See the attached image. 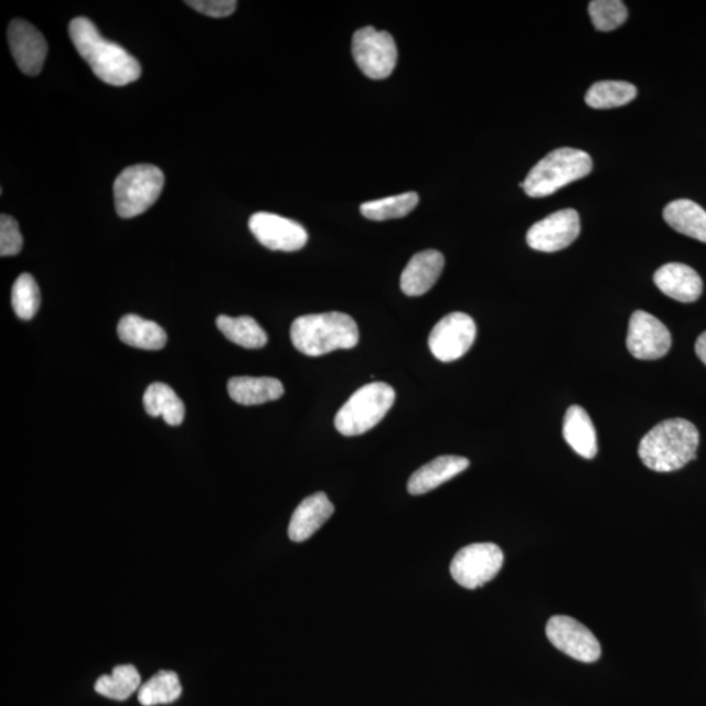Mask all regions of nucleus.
<instances>
[{
  "instance_id": "1",
  "label": "nucleus",
  "mask_w": 706,
  "mask_h": 706,
  "mask_svg": "<svg viewBox=\"0 0 706 706\" xmlns=\"http://www.w3.org/2000/svg\"><path fill=\"white\" fill-rule=\"evenodd\" d=\"M68 32L77 53L88 63L98 79L115 87H125L139 79V62L122 46L105 40L90 20L74 19Z\"/></svg>"
},
{
  "instance_id": "31",
  "label": "nucleus",
  "mask_w": 706,
  "mask_h": 706,
  "mask_svg": "<svg viewBox=\"0 0 706 706\" xmlns=\"http://www.w3.org/2000/svg\"><path fill=\"white\" fill-rule=\"evenodd\" d=\"M23 236H21L15 218L2 215L0 217V256H18L23 249Z\"/></svg>"
},
{
  "instance_id": "21",
  "label": "nucleus",
  "mask_w": 706,
  "mask_h": 706,
  "mask_svg": "<svg viewBox=\"0 0 706 706\" xmlns=\"http://www.w3.org/2000/svg\"><path fill=\"white\" fill-rule=\"evenodd\" d=\"M118 336L131 347L159 351L165 347L168 336L157 322L147 321L137 314H127L118 323Z\"/></svg>"
},
{
  "instance_id": "26",
  "label": "nucleus",
  "mask_w": 706,
  "mask_h": 706,
  "mask_svg": "<svg viewBox=\"0 0 706 706\" xmlns=\"http://www.w3.org/2000/svg\"><path fill=\"white\" fill-rule=\"evenodd\" d=\"M141 687L138 670L131 665L113 668L111 675L98 677L95 691L98 695L116 702H125Z\"/></svg>"
},
{
  "instance_id": "14",
  "label": "nucleus",
  "mask_w": 706,
  "mask_h": 706,
  "mask_svg": "<svg viewBox=\"0 0 706 706\" xmlns=\"http://www.w3.org/2000/svg\"><path fill=\"white\" fill-rule=\"evenodd\" d=\"M9 44L13 60L25 75L35 76L41 73L47 55L44 35L25 20H13L9 26Z\"/></svg>"
},
{
  "instance_id": "32",
  "label": "nucleus",
  "mask_w": 706,
  "mask_h": 706,
  "mask_svg": "<svg viewBox=\"0 0 706 706\" xmlns=\"http://www.w3.org/2000/svg\"><path fill=\"white\" fill-rule=\"evenodd\" d=\"M186 4L203 15L222 19L231 17L236 11L238 3L235 0H192Z\"/></svg>"
},
{
  "instance_id": "23",
  "label": "nucleus",
  "mask_w": 706,
  "mask_h": 706,
  "mask_svg": "<svg viewBox=\"0 0 706 706\" xmlns=\"http://www.w3.org/2000/svg\"><path fill=\"white\" fill-rule=\"evenodd\" d=\"M143 405L148 415L152 418L161 416L168 426H181L185 420V405L167 384L154 383L148 386Z\"/></svg>"
},
{
  "instance_id": "6",
  "label": "nucleus",
  "mask_w": 706,
  "mask_h": 706,
  "mask_svg": "<svg viewBox=\"0 0 706 706\" xmlns=\"http://www.w3.org/2000/svg\"><path fill=\"white\" fill-rule=\"evenodd\" d=\"M165 176L161 169L150 164L126 168L115 182L117 214L131 218L145 214L159 200Z\"/></svg>"
},
{
  "instance_id": "27",
  "label": "nucleus",
  "mask_w": 706,
  "mask_h": 706,
  "mask_svg": "<svg viewBox=\"0 0 706 706\" xmlns=\"http://www.w3.org/2000/svg\"><path fill=\"white\" fill-rule=\"evenodd\" d=\"M182 694L180 677L173 671H159L150 681L141 684L138 700L143 706L171 704Z\"/></svg>"
},
{
  "instance_id": "33",
  "label": "nucleus",
  "mask_w": 706,
  "mask_h": 706,
  "mask_svg": "<svg viewBox=\"0 0 706 706\" xmlns=\"http://www.w3.org/2000/svg\"><path fill=\"white\" fill-rule=\"evenodd\" d=\"M696 353L698 359L706 365V331L700 336H698L696 342Z\"/></svg>"
},
{
  "instance_id": "17",
  "label": "nucleus",
  "mask_w": 706,
  "mask_h": 706,
  "mask_svg": "<svg viewBox=\"0 0 706 706\" xmlns=\"http://www.w3.org/2000/svg\"><path fill=\"white\" fill-rule=\"evenodd\" d=\"M655 286L670 299L695 302L703 295V280L694 268L683 264H667L654 274Z\"/></svg>"
},
{
  "instance_id": "10",
  "label": "nucleus",
  "mask_w": 706,
  "mask_h": 706,
  "mask_svg": "<svg viewBox=\"0 0 706 706\" xmlns=\"http://www.w3.org/2000/svg\"><path fill=\"white\" fill-rule=\"evenodd\" d=\"M546 633L550 644L570 659L591 663L598 661L602 653L595 633L574 618L565 616L550 618Z\"/></svg>"
},
{
  "instance_id": "5",
  "label": "nucleus",
  "mask_w": 706,
  "mask_h": 706,
  "mask_svg": "<svg viewBox=\"0 0 706 706\" xmlns=\"http://www.w3.org/2000/svg\"><path fill=\"white\" fill-rule=\"evenodd\" d=\"M395 402V392L385 383H372L351 395L335 416L339 434L352 437L370 432L383 420Z\"/></svg>"
},
{
  "instance_id": "20",
  "label": "nucleus",
  "mask_w": 706,
  "mask_h": 706,
  "mask_svg": "<svg viewBox=\"0 0 706 706\" xmlns=\"http://www.w3.org/2000/svg\"><path fill=\"white\" fill-rule=\"evenodd\" d=\"M228 393L238 405L257 406L281 398L285 387L279 379L271 377H233Z\"/></svg>"
},
{
  "instance_id": "24",
  "label": "nucleus",
  "mask_w": 706,
  "mask_h": 706,
  "mask_svg": "<svg viewBox=\"0 0 706 706\" xmlns=\"http://www.w3.org/2000/svg\"><path fill=\"white\" fill-rule=\"evenodd\" d=\"M216 324L225 338L244 349L259 350L267 344L266 331L252 317L221 315L217 317Z\"/></svg>"
},
{
  "instance_id": "22",
  "label": "nucleus",
  "mask_w": 706,
  "mask_h": 706,
  "mask_svg": "<svg viewBox=\"0 0 706 706\" xmlns=\"http://www.w3.org/2000/svg\"><path fill=\"white\" fill-rule=\"evenodd\" d=\"M663 217L671 228L682 235L706 244V211L689 200H677L667 204Z\"/></svg>"
},
{
  "instance_id": "29",
  "label": "nucleus",
  "mask_w": 706,
  "mask_h": 706,
  "mask_svg": "<svg viewBox=\"0 0 706 706\" xmlns=\"http://www.w3.org/2000/svg\"><path fill=\"white\" fill-rule=\"evenodd\" d=\"M41 295L38 282L31 274H23L12 288V307L21 320L30 321L38 314Z\"/></svg>"
},
{
  "instance_id": "12",
  "label": "nucleus",
  "mask_w": 706,
  "mask_h": 706,
  "mask_svg": "<svg viewBox=\"0 0 706 706\" xmlns=\"http://www.w3.org/2000/svg\"><path fill=\"white\" fill-rule=\"evenodd\" d=\"M671 334L659 318L635 310L628 328L627 347L639 360H659L666 356L671 349Z\"/></svg>"
},
{
  "instance_id": "15",
  "label": "nucleus",
  "mask_w": 706,
  "mask_h": 706,
  "mask_svg": "<svg viewBox=\"0 0 706 706\" xmlns=\"http://www.w3.org/2000/svg\"><path fill=\"white\" fill-rule=\"evenodd\" d=\"M443 266L445 258L440 252L430 249L415 254L402 272V292L409 298L426 295L441 277Z\"/></svg>"
},
{
  "instance_id": "13",
  "label": "nucleus",
  "mask_w": 706,
  "mask_h": 706,
  "mask_svg": "<svg viewBox=\"0 0 706 706\" xmlns=\"http://www.w3.org/2000/svg\"><path fill=\"white\" fill-rule=\"evenodd\" d=\"M249 228L267 249L298 252L308 243V232L298 222L270 212H257L250 217Z\"/></svg>"
},
{
  "instance_id": "30",
  "label": "nucleus",
  "mask_w": 706,
  "mask_h": 706,
  "mask_svg": "<svg viewBox=\"0 0 706 706\" xmlns=\"http://www.w3.org/2000/svg\"><path fill=\"white\" fill-rule=\"evenodd\" d=\"M589 15L598 31L611 32L625 23L628 10L620 0H592Z\"/></svg>"
},
{
  "instance_id": "18",
  "label": "nucleus",
  "mask_w": 706,
  "mask_h": 706,
  "mask_svg": "<svg viewBox=\"0 0 706 706\" xmlns=\"http://www.w3.org/2000/svg\"><path fill=\"white\" fill-rule=\"evenodd\" d=\"M470 461L468 458L458 456H442L434 459L432 462L424 464L415 471L408 480L407 490L414 496L428 493L439 489L443 483L468 470Z\"/></svg>"
},
{
  "instance_id": "9",
  "label": "nucleus",
  "mask_w": 706,
  "mask_h": 706,
  "mask_svg": "<svg viewBox=\"0 0 706 706\" xmlns=\"http://www.w3.org/2000/svg\"><path fill=\"white\" fill-rule=\"evenodd\" d=\"M477 324L469 314L456 312L436 324L428 339L430 352L442 363L456 362L474 344Z\"/></svg>"
},
{
  "instance_id": "4",
  "label": "nucleus",
  "mask_w": 706,
  "mask_h": 706,
  "mask_svg": "<svg viewBox=\"0 0 706 706\" xmlns=\"http://www.w3.org/2000/svg\"><path fill=\"white\" fill-rule=\"evenodd\" d=\"M592 171L589 153L575 148H559L542 159L521 183L532 197L553 195L569 183L584 179Z\"/></svg>"
},
{
  "instance_id": "8",
  "label": "nucleus",
  "mask_w": 706,
  "mask_h": 706,
  "mask_svg": "<svg viewBox=\"0 0 706 706\" xmlns=\"http://www.w3.org/2000/svg\"><path fill=\"white\" fill-rule=\"evenodd\" d=\"M503 564V550L494 543H474L458 550L451 560L450 574L458 585L474 590L492 581Z\"/></svg>"
},
{
  "instance_id": "3",
  "label": "nucleus",
  "mask_w": 706,
  "mask_h": 706,
  "mask_svg": "<svg viewBox=\"0 0 706 706\" xmlns=\"http://www.w3.org/2000/svg\"><path fill=\"white\" fill-rule=\"evenodd\" d=\"M291 339L296 350L317 357L336 350L356 347L359 328L355 320L345 313L308 314L295 320Z\"/></svg>"
},
{
  "instance_id": "28",
  "label": "nucleus",
  "mask_w": 706,
  "mask_h": 706,
  "mask_svg": "<svg viewBox=\"0 0 706 706\" xmlns=\"http://www.w3.org/2000/svg\"><path fill=\"white\" fill-rule=\"evenodd\" d=\"M419 195L409 192L395 196L384 197V200L366 202L362 204L360 211L364 217L373 222H386L392 218L405 217L418 207Z\"/></svg>"
},
{
  "instance_id": "2",
  "label": "nucleus",
  "mask_w": 706,
  "mask_h": 706,
  "mask_svg": "<svg viewBox=\"0 0 706 706\" xmlns=\"http://www.w3.org/2000/svg\"><path fill=\"white\" fill-rule=\"evenodd\" d=\"M700 434L686 419H670L656 424L642 437L639 456L646 466L656 472L681 470L697 456Z\"/></svg>"
},
{
  "instance_id": "7",
  "label": "nucleus",
  "mask_w": 706,
  "mask_h": 706,
  "mask_svg": "<svg viewBox=\"0 0 706 706\" xmlns=\"http://www.w3.org/2000/svg\"><path fill=\"white\" fill-rule=\"evenodd\" d=\"M352 55L365 76L383 81L397 66L398 49L391 33L365 26L353 34Z\"/></svg>"
},
{
  "instance_id": "16",
  "label": "nucleus",
  "mask_w": 706,
  "mask_h": 706,
  "mask_svg": "<svg viewBox=\"0 0 706 706\" xmlns=\"http://www.w3.org/2000/svg\"><path fill=\"white\" fill-rule=\"evenodd\" d=\"M335 507L327 493L317 492L296 507L289 522V539L301 543L313 536L334 514Z\"/></svg>"
},
{
  "instance_id": "19",
  "label": "nucleus",
  "mask_w": 706,
  "mask_h": 706,
  "mask_svg": "<svg viewBox=\"0 0 706 706\" xmlns=\"http://www.w3.org/2000/svg\"><path fill=\"white\" fill-rule=\"evenodd\" d=\"M563 436L578 456L592 459L598 453L597 430L590 416L580 406H570L565 414Z\"/></svg>"
},
{
  "instance_id": "25",
  "label": "nucleus",
  "mask_w": 706,
  "mask_h": 706,
  "mask_svg": "<svg viewBox=\"0 0 706 706\" xmlns=\"http://www.w3.org/2000/svg\"><path fill=\"white\" fill-rule=\"evenodd\" d=\"M638 88L633 84L619 81H605L592 84L585 101L592 109H613L634 100Z\"/></svg>"
},
{
  "instance_id": "11",
  "label": "nucleus",
  "mask_w": 706,
  "mask_h": 706,
  "mask_svg": "<svg viewBox=\"0 0 706 706\" xmlns=\"http://www.w3.org/2000/svg\"><path fill=\"white\" fill-rule=\"evenodd\" d=\"M580 216L576 210L555 212L528 229L526 242L534 250L555 253L574 244L580 236Z\"/></svg>"
}]
</instances>
